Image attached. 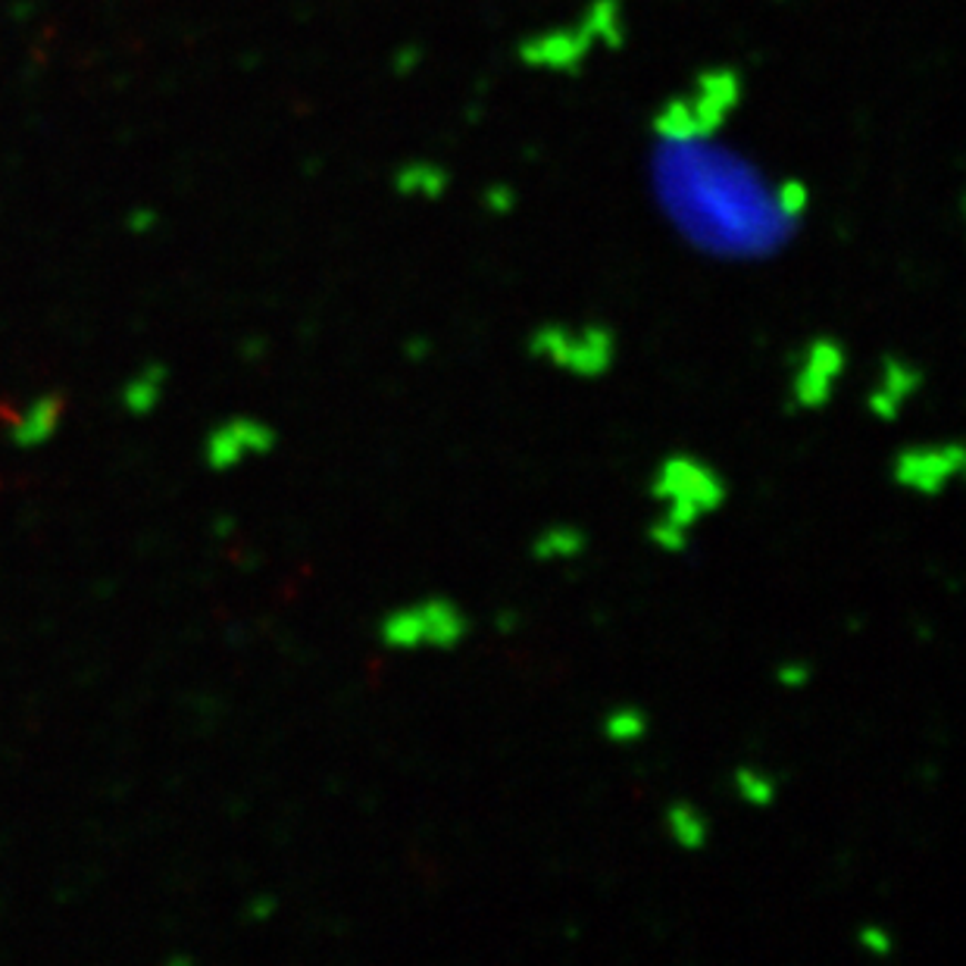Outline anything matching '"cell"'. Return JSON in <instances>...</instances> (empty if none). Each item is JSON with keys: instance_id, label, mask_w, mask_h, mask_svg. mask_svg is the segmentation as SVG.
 <instances>
[{"instance_id": "cell-1", "label": "cell", "mask_w": 966, "mask_h": 966, "mask_svg": "<svg viewBox=\"0 0 966 966\" xmlns=\"http://www.w3.org/2000/svg\"><path fill=\"white\" fill-rule=\"evenodd\" d=\"M651 498L663 510V517L675 519L694 532V526L710 513H716L729 498V485L723 472L694 454H670L657 466L651 479Z\"/></svg>"}, {"instance_id": "cell-2", "label": "cell", "mask_w": 966, "mask_h": 966, "mask_svg": "<svg viewBox=\"0 0 966 966\" xmlns=\"http://www.w3.org/2000/svg\"><path fill=\"white\" fill-rule=\"evenodd\" d=\"M469 620L450 598H426L397 607L379 622V644L388 651H450L466 639Z\"/></svg>"}, {"instance_id": "cell-3", "label": "cell", "mask_w": 966, "mask_h": 966, "mask_svg": "<svg viewBox=\"0 0 966 966\" xmlns=\"http://www.w3.org/2000/svg\"><path fill=\"white\" fill-rule=\"evenodd\" d=\"M529 350L553 369L570 373L576 379H601L617 360V335L604 323L563 326L548 323L532 332Z\"/></svg>"}, {"instance_id": "cell-4", "label": "cell", "mask_w": 966, "mask_h": 966, "mask_svg": "<svg viewBox=\"0 0 966 966\" xmlns=\"http://www.w3.org/2000/svg\"><path fill=\"white\" fill-rule=\"evenodd\" d=\"M964 445L960 441H932L901 448L892 460V482L919 498H938L964 472Z\"/></svg>"}, {"instance_id": "cell-5", "label": "cell", "mask_w": 966, "mask_h": 966, "mask_svg": "<svg viewBox=\"0 0 966 966\" xmlns=\"http://www.w3.org/2000/svg\"><path fill=\"white\" fill-rule=\"evenodd\" d=\"M845 347L835 338H813L811 345L801 350L792 376L794 410H823L835 395L838 379L845 376Z\"/></svg>"}, {"instance_id": "cell-6", "label": "cell", "mask_w": 966, "mask_h": 966, "mask_svg": "<svg viewBox=\"0 0 966 966\" xmlns=\"http://www.w3.org/2000/svg\"><path fill=\"white\" fill-rule=\"evenodd\" d=\"M273 448H276V429L270 423H263L257 416H232L216 429H210L204 438V464L213 472H228L251 457L273 454Z\"/></svg>"}, {"instance_id": "cell-7", "label": "cell", "mask_w": 966, "mask_h": 966, "mask_svg": "<svg viewBox=\"0 0 966 966\" xmlns=\"http://www.w3.org/2000/svg\"><path fill=\"white\" fill-rule=\"evenodd\" d=\"M689 106L694 139H710L723 125L735 106L742 104V75L735 70H710L698 75L694 91L682 94Z\"/></svg>"}, {"instance_id": "cell-8", "label": "cell", "mask_w": 966, "mask_h": 966, "mask_svg": "<svg viewBox=\"0 0 966 966\" xmlns=\"http://www.w3.org/2000/svg\"><path fill=\"white\" fill-rule=\"evenodd\" d=\"M594 48V41L582 29V22L576 29H551L545 35L529 38L519 44V60L529 70H551V72H570L576 67L586 63L588 51Z\"/></svg>"}, {"instance_id": "cell-9", "label": "cell", "mask_w": 966, "mask_h": 966, "mask_svg": "<svg viewBox=\"0 0 966 966\" xmlns=\"http://www.w3.org/2000/svg\"><path fill=\"white\" fill-rule=\"evenodd\" d=\"M919 388H923L919 366L904 360V357H885L879 366V376H876L870 395H866V410L876 419H882V423H895L901 410L919 395Z\"/></svg>"}, {"instance_id": "cell-10", "label": "cell", "mask_w": 966, "mask_h": 966, "mask_svg": "<svg viewBox=\"0 0 966 966\" xmlns=\"http://www.w3.org/2000/svg\"><path fill=\"white\" fill-rule=\"evenodd\" d=\"M63 410H67V400L57 392L32 397L26 407H19L17 414L7 419V441L19 450H35L48 445L60 431Z\"/></svg>"}, {"instance_id": "cell-11", "label": "cell", "mask_w": 966, "mask_h": 966, "mask_svg": "<svg viewBox=\"0 0 966 966\" xmlns=\"http://www.w3.org/2000/svg\"><path fill=\"white\" fill-rule=\"evenodd\" d=\"M663 826H667V835L673 838V845L682 851H701L710 842L708 816L689 801L670 804L663 813Z\"/></svg>"}, {"instance_id": "cell-12", "label": "cell", "mask_w": 966, "mask_h": 966, "mask_svg": "<svg viewBox=\"0 0 966 966\" xmlns=\"http://www.w3.org/2000/svg\"><path fill=\"white\" fill-rule=\"evenodd\" d=\"M586 548L588 536L579 526L557 522L532 541V557L538 563H563V560H576L579 553H586Z\"/></svg>"}, {"instance_id": "cell-13", "label": "cell", "mask_w": 966, "mask_h": 966, "mask_svg": "<svg viewBox=\"0 0 966 966\" xmlns=\"http://www.w3.org/2000/svg\"><path fill=\"white\" fill-rule=\"evenodd\" d=\"M166 376L170 373H166L163 363H148L139 376H132V379L122 385V407L132 416L154 414L160 397H163V382H166Z\"/></svg>"}, {"instance_id": "cell-14", "label": "cell", "mask_w": 966, "mask_h": 966, "mask_svg": "<svg viewBox=\"0 0 966 966\" xmlns=\"http://www.w3.org/2000/svg\"><path fill=\"white\" fill-rule=\"evenodd\" d=\"M582 29L594 44H607V48H620L626 38V19H622L620 0H591Z\"/></svg>"}, {"instance_id": "cell-15", "label": "cell", "mask_w": 966, "mask_h": 966, "mask_svg": "<svg viewBox=\"0 0 966 966\" xmlns=\"http://www.w3.org/2000/svg\"><path fill=\"white\" fill-rule=\"evenodd\" d=\"M395 189L404 197L435 201L448 191V173L441 166H431V163H410L395 175Z\"/></svg>"}, {"instance_id": "cell-16", "label": "cell", "mask_w": 966, "mask_h": 966, "mask_svg": "<svg viewBox=\"0 0 966 966\" xmlns=\"http://www.w3.org/2000/svg\"><path fill=\"white\" fill-rule=\"evenodd\" d=\"M732 789L748 807H770L779 794L776 779L770 776L766 770H757V766H739L735 776H732Z\"/></svg>"}, {"instance_id": "cell-17", "label": "cell", "mask_w": 966, "mask_h": 966, "mask_svg": "<svg viewBox=\"0 0 966 966\" xmlns=\"http://www.w3.org/2000/svg\"><path fill=\"white\" fill-rule=\"evenodd\" d=\"M604 739L613 744H635L648 735V713L641 708H617L604 716Z\"/></svg>"}, {"instance_id": "cell-18", "label": "cell", "mask_w": 966, "mask_h": 966, "mask_svg": "<svg viewBox=\"0 0 966 966\" xmlns=\"http://www.w3.org/2000/svg\"><path fill=\"white\" fill-rule=\"evenodd\" d=\"M648 538H651V545L660 548V551L682 553L691 545V529H685V526H679L675 519L660 513V517L648 526Z\"/></svg>"}, {"instance_id": "cell-19", "label": "cell", "mask_w": 966, "mask_h": 966, "mask_svg": "<svg viewBox=\"0 0 966 966\" xmlns=\"http://www.w3.org/2000/svg\"><path fill=\"white\" fill-rule=\"evenodd\" d=\"M857 945H861L866 954H873V957H888L892 950H895V938H892V932L882 929V926H863L861 932H857Z\"/></svg>"}, {"instance_id": "cell-20", "label": "cell", "mask_w": 966, "mask_h": 966, "mask_svg": "<svg viewBox=\"0 0 966 966\" xmlns=\"http://www.w3.org/2000/svg\"><path fill=\"white\" fill-rule=\"evenodd\" d=\"M811 679H813L811 663H804V660H785V663H782V667L776 670V682L785 691L807 689V685H811Z\"/></svg>"}, {"instance_id": "cell-21", "label": "cell", "mask_w": 966, "mask_h": 966, "mask_svg": "<svg viewBox=\"0 0 966 966\" xmlns=\"http://www.w3.org/2000/svg\"><path fill=\"white\" fill-rule=\"evenodd\" d=\"M273 914H276V897L257 895V897H251V904L244 907V916H247V919H254V923H263V919H270Z\"/></svg>"}, {"instance_id": "cell-22", "label": "cell", "mask_w": 966, "mask_h": 966, "mask_svg": "<svg viewBox=\"0 0 966 966\" xmlns=\"http://www.w3.org/2000/svg\"><path fill=\"white\" fill-rule=\"evenodd\" d=\"M485 204L495 210V213H510L513 210V204H517V197H513V191L507 189H488V194H485Z\"/></svg>"}, {"instance_id": "cell-23", "label": "cell", "mask_w": 966, "mask_h": 966, "mask_svg": "<svg viewBox=\"0 0 966 966\" xmlns=\"http://www.w3.org/2000/svg\"><path fill=\"white\" fill-rule=\"evenodd\" d=\"M517 626H519V613H513V610H504L501 620H498V629H501V632H513Z\"/></svg>"}, {"instance_id": "cell-24", "label": "cell", "mask_w": 966, "mask_h": 966, "mask_svg": "<svg viewBox=\"0 0 966 966\" xmlns=\"http://www.w3.org/2000/svg\"><path fill=\"white\" fill-rule=\"evenodd\" d=\"M426 354V345H410V357H423Z\"/></svg>"}]
</instances>
